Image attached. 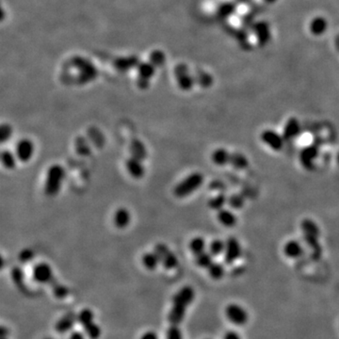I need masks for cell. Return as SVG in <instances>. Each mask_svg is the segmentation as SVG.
I'll return each mask as SVG.
<instances>
[{"label": "cell", "instance_id": "6", "mask_svg": "<svg viewBox=\"0 0 339 339\" xmlns=\"http://www.w3.org/2000/svg\"><path fill=\"white\" fill-rule=\"evenodd\" d=\"M156 67L152 64L150 61L140 62L137 67L138 78H137V86L140 90H146L150 86V80L153 79L156 73Z\"/></svg>", "mask_w": 339, "mask_h": 339}, {"label": "cell", "instance_id": "27", "mask_svg": "<svg viewBox=\"0 0 339 339\" xmlns=\"http://www.w3.org/2000/svg\"><path fill=\"white\" fill-rule=\"evenodd\" d=\"M229 163L233 168L236 170H245L248 168L249 162L247 158L240 153H233L230 155V161Z\"/></svg>", "mask_w": 339, "mask_h": 339}, {"label": "cell", "instance_id": "45", "mask_svg": "<svg viewBox=\"0 0 339 339\" xmlns=\"http://www.w3.org/2000/svg\"><path fill=\"white\" fill-rule=\"evenodd\" d=\"M12 135V127L8 124H3L0 127V139L1 142H6L11 139Z\"/></svg>", "mask_w": 339, "mask_h": 339}, {"label": "cell", "instance_id": "56", "mask_svg": "<svg viewBox=\"0 0 339 339\" xmlns=\"http://www.w3.org/2000/svg\"><path fill=\"white\" fill-rule=\"evenodd\" d=\"M44 339H51V338H44Z\"/></svg>", "mask_w": 339, "mask_h": 339}, {"label": "cell", "instance_id": "55", "mask_svg": "<svg viewBox=\"0 0 339 339\" xmlns=\"http://www.w3.org/2000/svg\"><path fill=\"white\" fill-rule=\"evenodd\" d=\"M1 339H8L7 337H1Z\"/></svg>", "mask_w": 339, "mask_h": 339}, {"label": "cell", "instance_id": "26", "mask_svg": "<svg viewBox=\"0 0 339 339\" xmlns=\"http://www.w3.org/2000/svg\"><path fill=\"white\" fill-rule=\"evenodd\" d=\"M255 35L258 40V42L260 43H266V42L270 41L271 39V31H270V28L266 23L260 22L255 26Z\"/></svg>", "mask_w": 339, "mask_h": 339}, {"label": "cell", "instance_id": "4", "mask_svg": "<svg viewBox=\"0 0 339 339\" xmlns=\"http://www.w3.org/2000/svg\"><path fill=\"white\" fill-rule=\"evenodd\" d=\"M204 182V176L200 173H193L183 179L176 188L175 195L178 198H185L200 188Z\"/></svg>", "mask_w": 339, "mask_h": 339}, {"label": "cell", "instance_id": "42", "mask_svg": "<svg viewBox=\"0 0 339 339\" xmlns=\"http://www.w3.org/2000/svg\"><path fill=\"white\" fill-rule=\"evenodd\" d=\"M12 278L13 283L19 288L24 287V273L19 267H14L12 270Z\"/></svg>", "mask_w": 339, "mask_h": 339}, {"label": "cell", "instance_id": "7", "mask_svg": "<svg viewBox=\"0 0 339 339\" xmlns=\"http://www.w3.org/2000/svg\"><path fill=\"white\" fill-rule=\"evenodd\" d=\"M225 316L227 320L236 326H243L248 321V313L241 305L237 303H230L225 308Z\"/></svg>", "mask_w": 339, "mask_h": 339}, {"label": "cell", "instance_id": "35", "mask_svg": "<svg viewBox=\"0 0 339 339\" xmlns=\"http://www.w3.org/2000/svg\"><path fill=\"white\" fill-rule=\"evenodd\" d=\"M50 285H51L53 294H54V296L56 298H58V299H64V298H66L68 296L69 289L67 288L65 285L60 284L56 279L54 278L51 281Z\"/></svg>", "mask_w": 339, "mask_h": 339}, {"label": "cell", "instance_id": "49", "mask_svg": "<svg viewBox=\"0 0 339 339\" xmlns=\"http://www.w3.org/2000/svg\"><path fill=\"white\" fill-rule=\"evenodd\" d=\"M69 339H86V336L83 333L79 332V331H74L70 334Z\"/></svg>", "mask_w": 339, "mask_h": 339}, {"label": "cell", "instance_id": "10", "mask_svg": "<svg viewBox=\"0 0 339 339\" xmlns=\"http://www.w3.org/2000/svg\"><path fill=\"white\" fill-rule=\"evenodd\" d=\"M33 279L39 284H50L54 279L51 267L47 263H39L33 268Z\"/></svg>", "mask_w": 339, "mask_h": 339}, {"label": "cell", "instance_id": "16", "mask_svg": "<svg viewBox=\"0 0 339 339\" xmlns=\"http://www.w3.org/2000/svg\"><path fill=\"white\" fill-rule=\"evenodd\" d=\"M194 298L195 291L193 288L189 285H186L177 291L175 296L173 297V303H178L188 307L193 302Z\"/></svg>", "mask_w": 339, "mask_h": 339}, {"label": "cell", "instance_id": "48", "mask_svg": "<svg viewBox=\"0 0 339 339\" xmlns=\"http://www.w3.org/2000/svg\"><path fill=\"white\" fill-rule=\"evenodd\" d=\"M224 339H241V337L235 331H228L224 333Z\"/></svg>", "mask_w": 339, "mask_h": 339}, {"label": "cell", "instance_id": "54", "mask_svg": "<svg viewBox=\"0 0 339 339\" xmlns=\"http://www.w3.org/2000/svg\"><path fill=\"white\" fill-rule=\"evenodd\" d=\"M336 160H337V163L339 164V153L337 154V157H336Z\"/></svg>", "mask_w": 339, "mask_h": 339}, {"label": "cell", "instance_id": "22", "mask_svg": "<svg viewBox=\"0 0 339 339\" xmlns=\"http://www.w3.org/2000/svg\"><path fill=\"white\" fill-rule=\"evenodd\" d=\"M284 253L287 257L292 258V259L299 258L303 255V246L301 245V243L297 241V240H290V241L285 243V247H284Z\"/></svg>", "mask_w": 339, "mask_h": 339}, {"label": "cell", "instance_id": "28", "mask_svg": "<svg viewBox=\"0 0 339 339\" xmlns=\"http://www.w3.org/2000/svg\"><path fill=\"white\" fill-rule=\"evenodd\" d=\"M230 153L224 148H219L213 152L212 154V160L219 166H224L230 161Z\"/></svg>", "mask_w": 339, "mask_h": 339}, {"label": "cell", "instance_id": "3", "mask_svg": "<svg viewBox=\"0 0 339 339\" xmlns=\"http://www.w3.org/2000/svg\"><path fill=\"white\" fill-rule=\"evenodd\" d=\"M65 177V171L61 165L55 164L51 166L47 171L45 183H44V192L50 197H53L59 193L62 185V182Z\"/></svg>", "mask_w": 339, "mask_h": 339}, {"label": "cell", "instance_id": "8", "mask_svg": "<svg viewBox=\"0 0 339 339\" xmlns=\"http://www.w3.org/2000/svg\"><path fill=\"white\" fill-rule=\"evenodd\" d=\"M154 252L158 255L164 269L174 270L178 266V259L176 254L172 253L170 249L163 243H159L158 245H156Z\"/></svg>", "mask_w": 339, "mask_h": 339}, {"label": "cell", "instance_id": "52", "mask_svg": "<svg viewBox=\"0 0 339 339\" xmlns=\"http://www.w3.org/2000/svg\"><path fill=\"white\" fill-rule=\"evenodd\" d=\"M8 335V331H7L6 328L4 326L1 327V337H7Z\"/></svg>", "mask_w": 339, "mask_h": 339}, {"label": "cell", "instance_id": "20", "mask_svg": "<svg viewBox=\"0 0 339 339\" xmlns=\"http://www.w3.org/2000/svg\"><path fill=\"white\" fill-rule=\"evenodd\" d=\"M129 151L131 154V157L139 159L141 161L146 160L147 158V149L143 142L140 141L139 139H134L130 141Z\"/></svg>", "mask_w": 339, "mask_h": 339}, {"label": "cell", "instance_id": "47", "mask_svg": "<svg viewBox=\"0 0 339 339\" xmlns=\"http://www.w3.org/2000/svg\"><path fill=\"white\" fill-rule=\"evenodd\" d=\"M232 11H233V6L232 5H230V4H224L223 6L220 7V10H219L218 12L221 16L225 17V16H228Z\"/></svg>", "mask_w": 339, "mask_h": 339}, {"label": "cell", "instance_id": "46", "mask_svg": "<svg viewBox=\"0 0 339 339\" xmlns=\"http://www.w3.org/2000/svg\"><path fill=\"white\" fill-rule=\"evenodd\" d=\"M19 260L22 263H28L34 258V253L31 249H24L18 256Z\"/></svg>", "mask_w": 339, "mask_h": 339}, {"label": "cell", "instance_id": "12", "mask_svg": "<svg viewBox=\"0 0 339 339\" xmlns=\"http://www.w3.org/2000/svg\"><path fill=\"white\" fill-rule=\"evenodd\" d=\"M319 147L315 144L303 148L300 154V161L303 168L309 171L315 168V159L319 156Z\"/></svg>", "mask_w": 339, "mask_h": 339}, {"label": "cell", "instance_id": "36", "mask_svg": "<svg viewBox=\"0 0 339 339\" xmlns=\"http://www.w3.org/2000/svg\"><path fill=\"white\" fill-rule=\"evenodd\" d=\"M16 158L10 150H3L1 153V162L8 170H12L16 165Z\"/></svg>", "mask_w": 339, "mask_h": 339}, {"label": "cell", "instance_id": "15", "mask_svg": "<svg viewBox=\"0 0 339 339\" xmlns=\"http://www.w3.org/2000/svg\"><path fill=\"white\" fill-rule=\"evenodd\" d=\"M77 322H78V315L75 314L74 312H69L57 321L55 329L57 333L63 334L70 332Z\"/></svg>", "mask_w": 339, "mask_h": 339}, {"label": "cell", "instance_id": "9", "mask_svg": "<svg viewBox=\"0 0 339 339\" xmlns=\"http://www.w3.org/2000/svg\"><path fill=\"white\" fill-rule=\"evenodd\" d=\"M224 261L226 264L230 265L237 260L241 254V247L236 237L231 236L225 243L224 251Z\"/></svg>", "mask_w": 339, "mask_h": 339}, {"label": "cell", "instance_id": "5", "mask_svg": "<svg viewBox=\"0 0 339 339\" xmlns=\"http://www.w3.org/2000/svg\"><path fill=\"white\" fill-rule=\"evenodd\" d=\"M175 77L176 82L182 91H190L193 88L195 83L194 75L190 73L189 68L186 63H179L175 68Z\"/></svg>", "mask_w": 339, "mask_h": 339}, {"label": "cell", "instance_id": "31", "mask_svg": "<svg viewBox=\"0 0 339 339\" xmlns=\"http://www.w3.org/2000/svg\"><path fill=\"white\" fill-rule=\"evenodd\" d=\"M149 61L156 68H161L166 62V55L160 49L153 50L149 56Z\"/></svg>", "mask_w": 339, "mask_h": 339}, {"label": "cell", "instance_id": "11", "mask_svg": "<svg viewBox=\"0 0 339 339\" xmlns=\"http://www.w3.org/2000/svg\"><path fill=\"white\" fill-rule=\"evenodd\" d=\"M140 63L138 56L135 55H130V56H126V57H119L113 61V67L115 68L118 72L121 73H127L128 71L132 69H137Z\"/></svg>", "mask_w": 339, "mask_h": 339}, {"label": "cell", "instance_id": "2", "mask_svg": "<svg viewBox=\"0 0 339 339\" xmlns=\"http://www.w3.org/2000/svg\"><path fill=\"white\" fill-rule=\"evenodd\" d=\"M72 66L78 71V81L80 84L89 83L96 79L98 71L91 61L77 56L71 60Z\"/></svg>", "mask_w": 339, "mask_h": 339}, {"label": "cell", "instance_id": "23", "mask_svg": "<svg viewBox=\"0 0 339 339\" xmlns=\"http://www.w3.org/2000/svg\"><path fill=\"white\" fill-rule=\"evenodd\" d=\"M114 224L118 228H126L128 224H130L131 221V215L130 212L125 207L118 208L114 214Z\"/></svg>", "mask_w": 339, "mask_h": 339}, {"label": "cell", "instance_id": "14", "mask_svg": "<svg viewBox=\"0 0 339 339\" xmlns=\"http://www.w3.org/2000/svg\"><path fill=\"white\" fill-rule=\"evenodd\" d=\"M261 139L262 141L271 147L273 150L275 151H279L283 148L284 146V141L285 139L283 136L279 135L277 132L273 131V130H265L261 133Z\"/></svg>", "mask_w": 339, "mask_h": 339}, {"label": "cell", "instance_id": "30", "mask_svg": "<svg viewBox=\"0 0 339 339\" xmlns=\"http://www.w3.org/2000/svg\"><path fill=\"white\" fill-rule=\"evenodd\" d=\"M75 148L79 156L87 157L91 154V146L83 137H78L75 141Z\"/></svg>", "mask_w": 339, "mask_h": 339}, {"label": "cell", "instance_id": "21", "mask_svg": "<svg viewBox=\"0 0 339 339\" xmlns=\"http://www.w3.org/2000/svg\"><path fill=\"white\" fill-rule=\"evenodd\" d=\"M309 28L312 34L315 36H321L327 31L328 21L324 17L318 16L311 21Z\"/></svg>", "mask_w": 339, "mask_h": 339}, {"label": "cell", "instance_id": "37", "mask_svg": "<svg viewBox=\"0 0 339 339\" xmlns=\"http://www.w3.org/2000/svg\"><path fill=\"white\" fill-rule=\"evenodd\" d=\"M212 254L209 252H204L200 254L195 255V264L203 269H208L213 263Z\"/></svg>", "mask_w": 339, "mask_h": 339}, {"label": "cell", "instance_id": "17", "mask_svg": "<svg viewBox=\"0 0 339 339\" xmlns=\"http://www.w3.org/2000/svg\"><path fill=\"white\" fill-rule=\"evenodd\" d=\"M141 162H142L141 160L133 158V157L128 158L127 162H126L127 172L129 173L130 176L134 177V178H136V179L141 178L146 174L144 166L142 165Z\"/></svg>", "mask_w": 339, "mask_h": 339}, {"label": "cell", "instance_id": "53", "mask_svg": "<svg viewBox=\"0 0 339 339\" xmlns=\"http://www.w3.org/2000/svg\"><path fill=\"white\" fill-rule=\"evenodd\" d=\"M266 2H268V3H274V2H276L277 0H265Z\"/></svg>", "mask_w": 339, "mask_h": 339}, {"label": "cell", "instance_id": "39", "mask_svg": "<svg viewBox=\"0 0 339 339\" xmlns=\"http://www.w3.org/2000/svg\"><path fill=\"white\" fill-rule=\"evenodd\" d=\"M227 200H228V198L224 193H220L209 200L208 206L213 210L220 211L223 209L224 205L227 203Z\"/></svg>", "mask_w": 339, "mask_h": 339}, {"label": "cell", "instance_id": "24", "mask_svg": "<svg viewBox=\"0 0 339 339\" xmlns=\"http://www.w3.org/2000/svg\"><path fill=\"white\" fill-rule=\"evenodd\" d=\"M194 79H195V83L199 85L202 88H210L213 83H214V79L211 75L207 73L204 70L201 69H197L194 73Z\"/></svg>", "mask_w": 339, "mask_h": 339}, {"label": "cell", "instance_id": "40", "mask_svg": "<svg viewBox=\"0 0 339 339\" xmlns=\"http://www.w3.org/2000/svg\"><path fill=\"white\" fill-rule=\"evenodd\" d=\"M84 328L85 334L91 339H98L101 335V328L94 321L86 325Z\"/></svg>", "mask_w": 339, "mask_h": 339}, {"label": "cell", "instance_id": "41", "mask_svg": "<svg viewBox=\"0 0 339 339\" xmlns=\"http://www.w3.org/2000/svg\"><path fill=\"white\" fill-rule=\"evenodd\" d=\"M225 251V243L221 239L213 240L208 247V252L212 254V256H218L220 254H224Z\"/></svg>", "mask_w": 339, "mask_h": 339}, {"label": "cell", "instance_id": "18", "mask_svg": "<svg viewBox=\"0 0 339 339\" xmlns=\"http://www.w3.org/2000/svg\"><path fill=\"white\" fill-rule=\"evenodd\" d=\"M186 310H187L186 306L178 304V303H173V306L168 314V321L171 323V325L178 326L185 319Z\"/></svg>", "mask_w": 339, "mask_h": 339}, {"label": "cell", "instance_id": "38", "mask_svg": "<svg viewBox=\"0 0 339 339\" xmlns=\"http://www.w3.org/2000/svg\"><path fill=\"white\" fill-rule=\"evenodd\" d=\"M93 319H94V315L91 309H82L78 314V322L82 327H85L86 325L93 322Z\"/></svg>", "mask_w": 339, "mask_h": 339}, {"label": "cell", "instance_id": "13", "mask_svg": "<svg viewBox=\"0 0 339 339\" xmlns=\"http://www.w3.org/2000/svg\"><path fill=\"white\" fill-rule=\"evenodd\" d=\"M34 154V144L31 139H20L15 148L16 158L22 162H28L31 160Z\"/></svg>", "mask_w": 339, "mask_h": 339}, {"label": "cell", "instance_id": "1", "mask_svg": "<svg viewBox=\"0 0 339 339\" xmlns=\"http://www.w3.org/2000/svg\"><path fill=\"white\" fill-rule=\"evenodd\" d=\"M302 230L303 232V239L313 251V256L315 259H319L321 255V247L319 243L320 229L319 226L312 221L306 219L302 223Z\"/></svg>", "mask_w": 339, "mask_h": 339}, {"label": "cell", "instance_id": "44", "mask_svg": "<svg viewBox=\"0 0 339 339\" xmlns=\"http://www.w3.org/2000/svg\"><path fill=\"white\" fill-rule=\"evenodd\" d=\"M166 339H184L182 331L177 325H171L166 332Z\"/></svg>", "mask_w": 339, "mask_h": 339}, {"label": "cell", "instance_id": "50", "mask_svg": "<svg viewBox=\"0 0 339 339\" xmlns=\"http://www.w3.org/2000/svg\"><path fill=\"white\" fill-rule=\"evenodd\" d=\"M140 339H159L158 338V335L155 332H146V333H143L141 336H140Z\"/></svg>", "mask_w": 339, "mask_h": 339}, {"label": "cell", "instance_id": "43", "mask_svg": "<svg viewBox=\"0 0 339 339\" xmlns=\"http://www.w3.org/2000/svg\"><path fill=\"white\" fill-rule=\"evenodd\" d=\"M227 203H228V205L232 208L239 209V208H241L244 206L245 199H244L243 195H240V194H233V195H231L230 197L228 198Z\"/></svg>", "mask_w": 339, "mask_h": 339}, {"label": "cell", "instance_id": "51", "mask_svg": "<svg viewBox=\"0 0 339 339\" xmlns=\"http://www.w3.org/2000/svg\"><path fill=\"white\" fill-rule=\"evenodd\" d=\"M210 187H212L213 189H223V188H224V186L222 182L215 181L212 183V185H210Z\"/></svg>", "mask_w": 339, "mask_h": 339}, {"label": "cell", "instance_id": "25", "mask_svg": "<svg viewBox=\"0 0 339 339\" xmlns=\"http://www.w3.org/2000/svg\"><path fill=\"white\" fill-rule=\"evenodd\" d=\"M217 218H218L219 222L225 227H233V226L236 225V215L233 212H231L230 210L223 208L222 210L218 211Z\"/></svg>", "mask_w": 339, "mask_h": 339}, {"label": "cell", "instance_id": "33", "mask_svg": "<svg viewBox=\"0 0 339 339\" xmlns=\"http://www.w3.org/2000/svg\"><path fill=\"white\" fill-rule=\"evenodd\" d=\"M206 240L201 236L193 237L189 243V250L191 251V253L194 255H197V254H200L204 253V252H206Z\"/></svg>", "mask_w": 339, "mask_h": 339}, {"label": "cell", "instance_id": "29", "mask_svg": "<svg viewBox=\"0 0 339 339\" xmlns=\"http://www.w3.org/2000/svg\"><path fill=\"white\" fill-rule=\"evenodd\" d=\"M88 136L89 139L91 140V143L95 147H103L105 143V138H104L102 132L96 128V127H90L88 129Z\"/></svg>", "mask_w": 339, "mask_h": 339}, {"label": "cell", "instance_id": "34", "mask_svg": "<svg viewBox=\"0 0 339 339\" xmlns=\"http://www.w3.org/2000/svg\"><path fill=\"white\" fill-rule=\"evenodd\" d=\"M207 271H208L209 276L214 280H220V279L223 278L224 273H225L224 265L219 262H213L207 269Z\"/></svg>", "mask_w": 339, "mask_h": 339}, {"label": "cell", "instance_id": "19", "mask_svg": "<svg viewBox=\"0 0 339 339\" xmlns=\"http://www.w3.org/2000/svg\"><path fill=\"white\" fill-rule=\"evenodd\" d=\"M301 132V125L297 118H290L285 124L283 137L285 140H291L295 139Z\"/></svg>", "mask_w": 339, "mask_h": 339}, {"label": "cell", "instance_id": "32", "mask_svg": "<svg viewBox=\"0 0 339 339\" xmlns=\"http://www.w3.org/2000/svg\"><path fill=\"white\" fill-rule=\"evenodd\" d=\"M141 262H142V265L146 267L147 270L153 271L158 266L160 260H159L158 255L155 254V252H153V253H146L143 254V256L141 258Z\"/></svg>", "mask_w": 339, "mask_h": 339}]
</instances>
